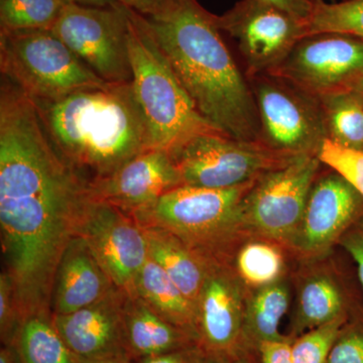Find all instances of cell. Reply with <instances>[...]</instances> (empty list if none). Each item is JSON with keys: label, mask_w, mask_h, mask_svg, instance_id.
<instances>
[{"label": "cell", "mask_w": 363, "mask_h": 363, "mask_svg": "<svg viewBox=\"0 0 363 363\" xmlns=\"http://www.w3.org/2000/svg\"><path fill=\"white\" fill-rule=\"evenodd\" d=\"M91 201L89 182L45 133H16L0 145L4 271L13 279L23 320L52 316L57 269Z\"/></svg>", "instance_id": "obj_1"}, {"label": "cell", "mask_w": 363, "mask_h": 363, "mask_svg": "<svg viewBox=\"0 0 363 363\" xmlns=\"http://www.w3.org/2000/svg\"><path fill=\"white\" fill-rule=\"evenodd\" d=\"M145 20L208 123L230 138L260 143L252 86L224 40L216 14L199 0H169L159 13Z\"/></svg>", "instance_id": "obj_2"}, {"label": "cell", "mask_w": 363, "mask_h": 363, "mask_svg": "<svg viewBox=\"0 0 363 363\" xmlns=\"http://www.w3.org/2000/svg\"><path fill=\"white\" fill-rule=\"evenodd\" d=\"M33 102L52 145L89 183L152 149L131 82Z\"/></svg>", "instance_id": "obj_3"}, {"label": "cell", "mask_w": 363, "mask_h": 363, "mask_svg": "<svg viewBox=\"0 0 363 363\" xmlns=\"http://www.w3.org/2000/svg\"><path fill=\"white\" fill-rule=\"evenodd\" d=\"M123 7L128 18L131 83L147 121L152 149L172 155L196 136L221 133L196 108L145 16Z\"/></svg>", "instance_id": "obj_4"}, {"label": "cell", "mask_w": 363, "mask_h": 363, "mask_svg": "<svg viewBox=\"0 0 363 363\" xmlns=\"http://www.w3.org/2000/svg\"><path fill=\"white\" fill-rule=\"evenodd\" d=\"M253 183L229 189L180 186L130 215L142 227L173 234L205 259L225 262L226 248L243 226L241 207Z\"/></svg>", "instance_id": "obj_5"}, {"label": "cell", "mask_w": 363, "mask_h": 363, "mask_svg": "<svg viewBox=\"0 0 363 363\" xmlns=\"http://www.w3.org/2000/svg\"><path fill=\"white\" fill-rule=\"evenodd\" d=\"M0 70L33 101H56L111 84L51 30H0Z\"/></svg>", "instance_id": "obj_6"}, {"label": "cell", "mask_w": 363, "mask_h": 363, "mask_svg": "<svg viewBox=\"0 0 363 363\" xmlns=\"http://www.w3.org/2000/svg\"><path fill=\"white\" fill-rule=\"evenodd\" d=\"M248 81L257 104L260 143L284 156L318 157L327 138L319 100L271 74Z\"/></svg>", "instance_id": "obj_7"}, {"label": "cell", "mask_w": 363, "mask_h": 363, "mask_svg": "<svg viewBox=\"0 0 363 363\" xmlns=\"http://www.w3.org/2000/svg\"><path fill=\"white\" fill-rule=\"evenodd\" d=\"M171 156L184 186L207 189L247 185L294 157L221 133L196 136Z\"/></svg>", "instance_id": "obj_8"}, {"label": "cell", "mask_w": 363, "mask_h": 363, "mask_svg": "<svg viewBox=\"0 0 363 363\" xmlns=\"http://www.w3.org/2000/svg\"><path fill=\"white\" fill-rule=\"evenodd\" d=\"M51 30L105 82H133L123 4L97 7L69 2Z\"/></svg>", "instance_id": "obj_9"}, {"label": "cell", "mask_w": 363, "mask_h": 363, "mask_svg": "<svg viewBox=\"0 0 363 363\" xmlns=\"http://www.w3.org/2000/svg\"><path fill=\"white\" fill-rule=\"evenodd\" d=\"M321 164L317 156L301 155L262 174L243 199V226L274 240H293Z\"/></svg>", "instance_id": "obj_10"}, {"label": "cell", "mask_w": 363, "mask_h": 363, "mask_svg": "<svg viewBox=\"0 0 363 363\" xmlns=\"http://www.w3.org/2000/svg\"><path fill=\"white\" fill-rule=\"evenodd\" d=\"M216 21L238 45L248 78L278 68L304 38V20L262 0H240Z\"/></svg>", "instance_id": "obj_11"}, {"label": "cell", "mask_w": 363, "mask_h": 363, "mask_svg": "<svg viewBox=\"0 0 363 363\" xmlns=\"http://www.w3.org/2000/svg\"><path fill=\"white\" fill-rule=\"evenodd\" d=\"M269 74L317 99L350 90L363 77V39L337 33L303 38Z\"/></svg>", "instance_id": "obj_12"}, {"label": "cell", "mask_w": 363, "mask_h": 363, "mask_svg": "<svg viewBox=\"0 0 363 363\" xmlns=\"http://www.w3.org/2000/svg\"><path fill=\"white\" fill-rule=\"evenodd\" d=\"M112 283L135 296L136 279L147 259L149 248L142 226L133 215L92 199L78 231Z\"/></svg>", "instance_id": "obj_13"}, {"label": "cell", "mask_w": 363, "mask_h": 363, "mask_svg": "<svg viewBox=\"0 0 363 363\" xmlns=\"http://www.w3.org/2000/svg\"><path fill=\"white\" fill-rule=\"evenodd\" d=\"M196 312L198 340L206 352L238 358L245 303L240 279L226 262H208Z\"/></svg>", "instance_id": "obj_14"}, {"label": "cell", "mask_w": 363, "mask_h": 363, "mask_svg": "<svg viewBox=\"0 0 363 363\" xmlns=\"http://www.w3.org/2000/svg\"><path fill=\"white\" fill-rule=\"evenodd\" d=\"M128 297L116 288L94 304L70 314L52 315V323L77 359H130L124 334Z\"/></svg>", "instance_id": "obj_15"}, {"label": "cell", "mask_w": 363, "mask_h": 363, "mask_svg": "<svg viewBox=\"0 0 363 363\" xmlns=\"http://www.w3.org/2000/svg\"><path fill=\"white\" fill-rule=\"evenodd\" d=\"M363 215V198L336 172L316 179L294 241L303 252H324Z\"/></svg>", "instance_id": "obj_16"}, {"label": "cell", "mask_w": 363, "mask_h": 363, "mask_svg": "<svg viewBox=\"0 0 363 363\" xmlns=\"http://www.w3.org/2000/svg\"><path fill=\"white\" fill-rule=\"evenodd\" d=\"M180 186V173L171 155L152 149L133 157L112 175L91 182L90 193L94 201L133 214Z\"/></svg>", "instance_id": "obj_17"}, {"label": "cell", "mask_w": 363, "mask_h": 363, "mask_svg": "<svg viewBox=\"0 0 363 363\" xmlns=\"http://www.w3.org/2000/svg\"><path fill=\"white\" fill-rule=\"evenodd\" d=\"M116 286L82 238L67 247L55 278L52 315L70 314L106 297Z\"/></svg>", "instance_id": "obj_18"}, {"label": "cell", "mask_w": 363, "mask_h": 363, "mask_svg": "<svg viewBox=\"0 0 363 363\" xmlns=\"http://www.w3.org/2000/svg\"><path fill=\"white\" fill-rule=\"evenodd\" d=\"M124 334L133 362L199 344L189 332L169 323L138 296H128L124 309Z\"/></svg>", "instance_id": "obj_19"}, {"label": "cell", "mask_w": 363, "mask_h": 363, "mask_svg": "<svg viewBox=\"0 0 363 363\" xmlns=\"http://www.w3.org/2000/svg\"><path fill=\"white\" fill-rule=\"evenodd\" d=\"M143 228L150 259L162 267L194 309L197 310L209 260L191 250L183 241L168 231L156 227Z\"/></svg>", "instance_id": "obj_20"}, {"label": "cell", "mask_w": 363, "mask_h": 363, "mask_svg": "<svg viewBox=\"0 0 363 363\" xmlns=\"http://www.w3.org/2000/svg\"><path fill=\"white\" fill-rule=\"evenodd\" d=\"M290 300V290L281 279L272 285L257 289L245 305L238 358L242 357L247 350L259 351L262 343L290 339L279 333V325L288 311Z\"/></svg>", "instance_id": "obj_21"}, {"label": "cell", "mask_w": 363, "mask_h": 363, "mask_svg": "<svg viewBox=\"0 0 363 363\" xmlns=\"http://www.w3.org/2000/svg\"><path fill=\"white\" fill-rule=\"evenodd\" d=\"M135 295L169 323L198 339L197 314L194 307L168 274L150 257L136 279Z\"/></svg>", "instance_id": "obj_22"}, {"label": "cell", "mask_w": 363, "mask_h": 363, "mask_svg": "<svg viewBox=\"0 0 363 363\" xmlns=\"http://www.w3.org/2000/svg\"><path fill=\"white\" fill-rule=\"evenodd\" d=\"M352 310L347 296L335 279L325 274L313 276L305 281L300 290L294 337L339 318L350 316Z\"/></svg>", "instance_id": "obj_23"}, {"label": "cell", "mask_w": 363, "mask_h": 363, "mask_svg": "<svg viewBox=\"0 0 363 363\" xmlns=\"http://www.w3.org/2000/svg\"><path fill=\"white\" fill-rule=\"evenodd\" d=\"M52 316L35 315L21 325L9 346L18 363H78L52 323Z\"/></svg>", "instance_id": "obj_24"}, {"label": "cell", "mask_w": 363, "mask_h": 363, "mask_svg": "<svg viewBox=\"0 0 363 363\" xmlns=\"http://www.w3.org/2000/svg\"><path fill=\"white\" fill-rule=\"evenodd\" d=\"M327 138L346 149L363 152V101L352 90L318 98Z\"/></svg>", "instance_id": "obj_25"}, {"label": "cell", "mask_w": 363, "mask_h": 363, "mask_svg": "<svg viewBox=\"0 0 363 363\" xmlns=\"http://www.w3.org/2000/svg\"><path fill=\"white\" fill-rule=\"evenodd\" d=\"M304 38L337 33L363 39V0H313L311 13L304 20Z\"/></svg>", "instance_id": "obj_26"}, {"label": "cell", "mask_w": 363, "mask_h": 363, "mask_svg": "<svg viewBox=\"0 0 363 363\" xmlns=\"http://www.w3.org/2000/svg\"><path fill=\"white\" fill-rule=\"evenodd\" d=\"M285 267L278 247L264 241H252L240 248L235 257V274L241 283L260 289L281 279Z\"/></svg>", "instance_id": "obj_27"}, {"label": "cell", "mask_w": 363, "mask_h": 363, "mask_svg": "<svg viewBox=\"0 0 363 363\" xmlns=\"http://www.w3.org/2000/svg\"><path fill=\"white\" fill-rule=\"evenodd\" d=\"M67 0H0V30H52Z\"/></svg>", "instance_id": "obj_28"}, {"label": "cell", "mask_w": 363, "mask_h": 363, "mask_svg": "<svg viewBox=\"0 0 363 363\" xmlns=\"http://www.w3.org/2000/svg\"><path fill=\"white\" fill-rule=\"evenodd\" d=\"M350 316L341 317L298 336L292 341L295 363H327L339 333Z\"/></svg>", "instance_id": "obj_29"}, {"label": "cell", "mask_w": 363, "mask_h": 363, "mask_svg": "<svg viewBox=\"0 0 363 363\" xmlns=\"http://www.w3.org/2000/svg\"><path fill=\"white\" fill-rule=\"evenodd\" d=\"M318 159L342 176L363 198V152L346 149L326 138Z\"/></svg>", "instance_id": "obj_30"}, {"label": "cell", "mask_w": 363, "mask_h": 363, "mask_svg": "<svg viewBox=\"0 0 363 363\" xmlns=\"http://www.w3.org/2000/svg\"><path fill=\"white\" fill-rule=\"evenodd\" d=\"M327 363H363V310L353 309L332 346Z\"/></svg>", "instance_id": "obj_31"}, {"label": "cell", "mask_w": 363, "mask_h": 363, "mask_svg": "<svg viewBox=\"0 0 363 363\" xmlns=\"http://www.w3.org/2000/svg\"><path fill=\"white\" fill-rule=\"evenodd\" d=\"M23 321L13 279L2 269L0 274V339L2 345L11 346Z\"/></svg>", "instance_id": "obj_32"}, {"label": "cell", "mask_w": 363, "mask_h": 363, "mask_svg": "<svg viewBox=\"0 0 363 363\" xmlns=\"http://www.w3.org/2000/svg\"><path fill=\"white\" fill-rule=\"evenodd\" d=\"M339 242L355 262L363 294V215L343 233Z\"/></svg>", "instance_id": "obj_33"}, {"label": "cell", "mask_w": 363, "mask_h": 363, "mask_svg": "<svg viewBox=\"0 0 363 363\" xmlns=\"http://www.w3.org/2000/svg\"><path fill=\"white\" fill-rule=\"evenodd\" d=\"M206 355V350L200 344H195L162 354L142 358L135 363H203Z\"/></svg>", "instance_id": "obj_34"}, {"label": "cell", "mask_w": 363, "mask_h": 363, "mask_svg": "<svg viewBox=\"0 0 363 363\" xmlns=\"http://www.w3.org/2000/svg\"><path fill=\"white\" fill-rule=\"evenodd\" d=\"M292 339L262 343L259 352L262 363H295L292 355Z\"/></svg>", "instance_id": "obj_35"}, {"label": "cell", "mask_w": 363, "mask_h": 363, "mask_svg": "<svg viewBox=\"0 0 363 363\" xmlns=\"http://www.w3.org/2000/svg\"><path fill=\"white\" fill-rule=\"evenodd\" d=\"M118 4L128 7L135 13L142 14L145 18L159 13L169 0H116Z\"/></svg>", "instance_id": "obj_36"}, {"label": "cell", "mask_w": 363, "mask_h": 363, "mask_svg": "<svg viewBox=\"0 0 363 363\" xmlns=\"http://www.w3.org/2000/svg\"><path fill=\"white\" fill-rule=\"evenodd\" d=\"M293 14L298 18L306 20L311 13L313 0H262Z\"/></svg>", "instance_id": "obj_37"}, {"label": "cell", "mask_w": 363, "mask_h": 363, "mask_svg": "<svg viewBox=\"0 0 363 363\" xmlns=\"http://www.w3.org/2000/svg\"><path fill=\"white\" fill-rule=\"evenodd\" d=\"M72 4H82V6L111 7L117 4L116 0H67Z\"/></svg>", "instance_id": "obj_38"}, {"label": "cell", "mask_w": 363, "mask_h": 363, "mask_svg": "<svg viewBox=\"0 0 363 363\" xmlns=\"http://www.w3.org/2000/svg\"><path fill=\"white\" fill-rule=\"evenodd\" d=\"M0 363H18L13 350L9 346L2 345L0 350Z\"/></svg>", "instance_id": "obj_39"}, {"label": "cell", "mask_w": 363, "mask_h": 363, "mask_svg": "<svg viewBox=\"0 0 363 363\" xmlns=\"http://www.w3.org/2000/svg\"><path fill=\"white\" fill-rule=\"evenodd\" d=\"M234 358L225 354H216V353H207L203 363H233Z\"/></svg>", "instance_id": "obj_40"}, {"label": "cell", "mask_w": 363, "mask_h": 363, "mask_svg": "<svg viewBox=\"0 0 363 363\" xmlns=\"http://www.w3.org/2000/svg\"><path fill=\"white\" fill-rule=\"evenodd\" d=\"M78 363H135L128 358H112V359L104 360H80L77 359Z\"/></svg>", "instance_id": "obj_41"}, {"label": "cell", "mask_w": 363, "mask_h": 363, "mask_svg": "<svg viewBox=\"0 0 363 363\" xmlns=\"http://www.w3.org/2000/svg\"><path fill=\"white\" fill-rule=\"evenodd\" d=\"M350 89L352 90L353 92L357 93L358 96H359L360 99L363 101V77L360 78Z\"/></svg>", "instance_id": "obj_42"}, {"label": "cell", "mask_w": 363, "mask_h": 363, "mask_svg": "<svg viewBox=\"0 0 363 363\" xmlns=\"http://www.w3.org/2000/svg\"><path fill=\"white\" fill-rule=\"evenodd\" d=\"M233 363H250L247 362V358H235V359L233 360Z\"/></svg>", "instance_id": "obj_43"}, {"label": "cell", "mask_w": 363, "mask_h": 363, "mask_svg": "<svg viewBox=\"0 0 363 363\" xmlns=\"http://www.w3.org/2000/svg\"><path fill=\"white\" fill-rule=\"evenodd\" d=\"M331 2H335V0H330Z\"/></svg>", "instance_id": "obj_44"}]
</instances>
